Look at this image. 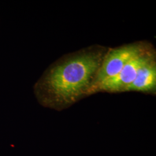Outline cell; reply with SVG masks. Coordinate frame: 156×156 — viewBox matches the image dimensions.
Segmentation results:
<instances>
[{
  "label": "cell",
  "mask_w": 156,
  "mask_h": 156,
  "mask_svg": "<svg viewBox=\"0 0 156 156\" xmlns=\"http://www.w3.org/2000/svg\"><path fill=\"white\" fill-rule=\"evenodd\" d=\"M109 49L93 45L62 56L35 86L39 102L62 111L91 95L97 74Z\"/></svg>",
  "instance_id": "obj_1"
},
{
  "label": "cell",
  "mask_w": 156,
  "mask_h": 156,
  "mask_svg": "<svg viewBox=\"0 0 156 156\" xmlns=\"http://www.w3.org/2000/svg\"><path fill=\"white\" fill-rule=\"evenodd\" d=\"M151 46V44L145 42H137L109 48L95 79L91 95L94 94L95 89L100 84L116 76L132 58Z\"/></svg>",
  "instance_id": "obj_2"
},
{
  "label": "cell",
  "mask_w": 156,
  "mask_h": 156,
  "mask_svg": "<svg viewBox=\"0 0 156 156\" xmlns=\"http://www.w3.org/2000/svg\"><path fill=\"white\" fill-rule=\"evenodd\" d=\"M155 56L156 52L151 46L147 50L132 58L116 76L100 84L95 89L94 94L100 91L124 92L126 89L134 81L140 67Z\"/></svg>",
  "instance_id": "obj_3"
},
{
  "label": "cell",
  "mask_w": 156,
  "mask_h": 156,
  "mask_svg": "<svg viewBox=\"0 0 156 156\" xmlns=\"http://www.w3.org/2000/svg\"><path fill=\"white\" fill-rule=\"evenodd\" d=\"M156 90V56L140 67L134 81L125 91H138L155 94ZM124 91V92H125Z\"/></svg>",
  "instance_id": "obj_4"
}]
</instances>
